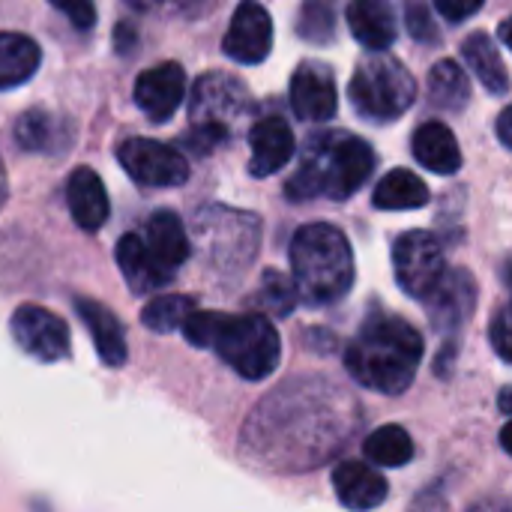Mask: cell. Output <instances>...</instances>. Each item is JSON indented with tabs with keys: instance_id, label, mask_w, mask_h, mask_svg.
Segmentation results:
<instances>
[{
	"instance_id": "obj_1",
	"label": "cell",
	"mask_w": 512,
	"mask_h": 512,
	"mask_svg": "<svg viewBox=\"0 0 512 512\" xmlns=\"http://www.w3.org/2000/svg\"><path fill=\"white\" fill-rule=\"evenodd\" d=\"M354 396L324 378H300L270 393L243 426V453L273 471H312L360 429Z\"/></svg>"
},
{
	"instance_id": "obj_2",
	"label": "cell",
	"mask_w": 512,
	"mask_h": 512,
	"mask_svg": "<svg viewBox=\"0 0 512 512\" xmlns=\"http://www.w3.org/2000/svg\"><path fill=\"white\" fill-rule=\"evenodd\" d=\"M423 360L420 333L396 315H372L345 351L348 372L357 384L399 396L411 387Z\"/></svg>"
},
{
	"instance_id": "obj_3",
	"label": "cell",
	"mask_w": 512,
	"mask_h": 512,
	"mask_svg": "<svg viewBox=\"0 0 512 512\" xmlns=\"http://www.w3.org/2000/svg\"><path fill=\"white\" fill-rule=\"evenodd\" d=\"M183 336L195 348L216 351L240 378L264 381L282 360V339L276 327L261 315H225V312H189Z\"/></svg>"
},
{
	"instance_id": "obj_4",
	"label": "cell",
	"mask_w": 512,
	"mask_h": 512,
	"mask_svg": "<svg viewBox=\"0 0 512 512\" xmlns=\"http://www.w3.org/2000/svg\"><path fill=\"white\" fill-rule=\"evenodd\" d=\"M375 153L372 147L351 135V132H327L312 138L306 147L297 174L288 180V198L309 201V198H351L372 174Z\"/></svg>"
},
{
	"instance_id": "obj_5",
	"label": "cell",
	"mask_w": 512,
	"mask_h": 512,
	"mask_svg": "<svg viewBox=\"0 0 512 512\" xmlns=\"http://www.w3.org/2000/svg\"><path fill=\"white\" fill-rule=\"evenodd\" d=\"M291 270L297 297L309 306H330L354 285V255L348 237L327 225H303L291 240Z\"/></svg>"
},
{
	"instance_id": "obj_6",
	"label": "cell",
	"mask_w": 512,
	"mask_h": 512,
	"mask_svg": "<svg viewBox=\"0 0 512 512\" xmlns=\"http://www.w3.org/2000/svg\"><path fill=\"white\" fill-rule=\"evenodd\" d=\"M246 111H249V93L237 78L222 72H210L198 78L189 102L192 129L186 135V144L195 153L216 150L231 138V132L240 126Z\"/></svg>"
},
{
	"instance_id": "obj_7",
	"label": "cell",
	"mask_w": 512,
	"mask_h": 512,
	"mask_svg": "<svg viewBox=\"0 0 512 512\" xmlns=\"http://www.w3.org/2000/svg\"><path fill=\"white\" fill-rule=\"evenodd\" d=\"M351 102L363 117L378 123L402 117L417 99V81L396 57H369L351 78Z\"/></svg>"
},
{
	"instance_id": "obj_8",
	"label": "cell",
	"mask_w": 512,
	"mask_h": 512,
	"mask_svg": "<svg viewBox=\"0 0 512 512\" xmlns=\"http://www.w3.org/2000/svg\"><path fill=\"white\" fill-rule=\"evenodd\" d=\"M195 237L213 267L225 273H237L255 258L261 225L249 213L228 210V207H207L195 219Z\"/></svg>"
},
{
	"instance_id": "obj_9",
	"label": "cell",
	"mask_w": 512,
	"mask_h": 512,
	"mask_svg": "<svg viewBox=\"0 0 512 512\" xmlns=\"http://www.w3.org/2000/svg\"><path fill=\"white\" fill-rule=\"evenodd\" d=\"M393 264H396V279H399L402 291L417 300H426L429 291L447 273L444 249H441L438 237L429 231L402 234L393 246Z\"/></svg>"
},
{
	"instance_id": "obj_10",
	"label": "cell",
	"mask_w": 512,
	"mask_h": 512,
	"mask_svg": "<svg viewBox=\"0 0 512 512\" xmlns=\"http://www.w3.org/2000/svg\"><path fill=\"white\" fill-rule=\"evenodd\" d=\"M117 159L123 171L141 186L168 189V186H183L189 180V162L183 159V153L162 141L126 138L117 147Z\"/></svg>"
},
{
	"instance_id": "obj_11",
	"label": "cell",
	"mask_w": 512,
	"mask_h": 512,
	"mask_svg": "<svg viewBox=\"0 0 512 512\" xmlns=\"http://www.w3.org/2000/svg\"><path fill=\"white\" fill-rule=\"evenodd\" d=\"M9 327L21 351L42 363H57L69 357V345H72L69 327L60 315L48 312L45 306H33V303L18 306Z\"/></svg>"
},
{
	"instance_id": "obj_12",
	"label": "cell",
	"mask_w": 512,
	"mask_h": 512,
	"mask_svg": "<svg viewBox=\"0 0 512 512\" xmlns=\"http://www.w3.org/2000/svg\"><path fill=\"white\" fill-rule=\"evenodd\" d=\"M141 240V249L147 255V261L153 264V270L171 282L174 273L186 264L189 252H192V243H189V234L183 228V222L177 219V213L171 210H159L147 219L144 231L138 234Z\"/></svg>"
},
{
	"instance_id": "obj_13",
	"label": "cell",
	"mask_w": 512,
	"mask_h": 512,
	"mask_svg": "<svg viewBox=\"0 0 512 512\" xmlns=\"http://www.w3.org/2000/svg\"><path fill=\"white\" fill-rule=\"evenodd\" d=\"M222 48L231 60L255 66L273 48V21L258 0H243L231 18V27L222 39Z\"/></svg>"
},
{
	"instance_id": "obj_14",
	"label": "cell",
	"mask_w": 512,
	"mask_h": 512,
	"mask_svg": "<svg viewBox=\"0 0 512 512\" xmlns=\"http://www.w3.org/2000/svg\"><path fill=\"white\" fill-rule=\"evenodd\" d=\"M426 312L432 318V327L438 333H450L468 324L477 306V282L468 270H450L441 276V282L429 291L423 300Z\"/></svg>"
},
{
	"instance_id": "obj_15",
	"label": "cell",
	"mask_w": 512,
	"mask_h": 512,
	"mask_svg": "<svg viewBox=\"0 0 512 512\" xmlns=\"http://www.w3.org/2000/svg\"><path fill=\"white\" fill-rule=\"evenodd\" d=\"M291 108L300 120L309 123H324L336 114L339 93L330 66L312 60L297 66V72L291 75Z\"/></svg>"
},
{
	"instance_id": "obj_16",
	"label": "cell",
	"mask_w": 512,
	"mask_h": 512,
	"mask_svg": "<svg viewBox=\"0 0 512 512\" xmlns=\"http://www.w3.org/2000/svg\"><path fill=\"white\" fill-rule=\"evenodd\" d=\"M183 96H186V72L180 63H171V60L141 72L135 81V102L156 123H165L168 117H174Z\"/></svg>"
},
{
	"instance_id": "obj_17",
	"label": "cell",
	"mask_w": 512,
	"mask_h": 512,
	"mask_svg": "<svg viewBox=\"0 0 512 512\" xmlns=\"http://www.w3.org/2000/svg\"><path fill=\"white\" fill-rule=\"evenodd\" d=\"M249 144H252V162H249V171L255 177H270L276 174L279 168H285L294 156V132L288 126V120L282 117H264L252 126L249 132Z\"/></svg>"
},
{
	"instance_id": "obj_18",
	"label": "cell",
	"mask_w": 512,
	"mask_h": 512,
	"mask_svg": "<svg viewBox=\"0 0 512 512\" xmlns=\"http://www.w3.org/2000/svg\"><path fill=\"white\" fill-rule=\"evenodd\" d=\"M336 498L354 512H369L387 501V480L363 462H339L333 471Z\"/></svg>"
},
{
	"instance_id": "obj_19",
	"label": "cell",
	"mask_w": 512,
	"mask_h": 512,
	"mask_svg": "<svg viewBox=\"0 0 512 512\" xmlns=\"http://www.w3.org/2000/svg\"><path fill=\"white\" fill-rule=\"evenodd\" d=\"M348 27L369 51H384L396 42V12L390 0H354L348 6Z\"/></svg>"
},
{
	"instance_id": "obj_20",
	"label": "cell",
	"mask_w": 512,
	"mask_h": 512,
	"mask_svg": "<svg viewBox=\"0 0 512 512\" xmlns=\"http://www.w3.org/2000/svg\"><path fill=\"white\" fill-rule=\"evenodd\" d=\"M66 204L78 228L84 231H99L108 219V195L93 168H78L72 171L66 183Z\"/></svg>"
},
{
	"instance_id": "obj_21",
	"label": "cell",
	"mask_w": 512,
	"mask_h": 512,
	"mask_svg": "<svg viewBox=\"0 0 512 512\" xmlns=\"http://www.w3.org/2000/svg\"><path fill=\"white\" fill-rule=\"evenodd\" d=\"M75 312L81 315L93 345H96V354L105 366L111 369H120L129 357L126 351V336H123V327L120 321L114 318L111 309L93 303V300H75Z\"/></svg>"
},
{
	"instance_id": "obj_22",
	"label": "cell",
	"mask_w": 512,
	"mask_h": 512,
	"mask_svg": "<svg viewBox=\"0 0 512 512\" xmlns=\"http://www.w3.org/2000/svg\"><path fill=\"white\" fill-rule=\"evenodd\" d=\"M411 150L417 162L435 174H456L462 168V150L456 144V135L438 120H429L414 132Z\"/></svg>"
},
{
	"instance_id": "obj_23",
	"label": "cell",
	"mask_w": 512,
	"mask_h": 512,
	"mask_svg": "<svg viewBox=\"0 0 512 512\" xmlns=\"http://www.w3.org/2000/svg\"><path fill=\"white\" fill-rule=\"evenodd\" d=\"M15 138L24 150H33V153H60L69 147L72 141V129L69 123H63L60 117L42 111V108H33L27 114H21L18 126H15Z\"/></svg>"
},
{
	"instance_id": "obj_24",
	"label": "cell",
	"mask_w": 512,
	"mask_h": 512,
	"mask_svg": "<svg viewBox=\"0 0 512 512\" xmlns=\"http://www.w3.org/2000/svg\"><path fill=\"white\" fill-rule=\"evenodd\" d=\"M462 57L465 63L477 72V78L486 84L489 93L504 96L510 90V75H507V63L501 57V51L495 48V42L489 39V33H471L462 45Z\"/></svg>"
},
{
	"instance_id": "obj_25",
	"label": "cell",
	"mask_w": 512,
	"mask_h": 512,
	"mask_svg": "<svg viewBox=\"0 0 512 512\" xmlns=\"http://www.w3.org/2000/svg\"><path fill=\"white\" fill-rule=\"evenodd\" d=\"M39 45L24 33H0V90L33 78L39 66Z\"/></svg>"
},
{
	"instance_id": "obj_26",
	"label": "cell",
	"mask_w": 512,
	"mask_h": 512,
	"mask_svg": "<svg viewBox=\"0 0 512 512\" xmlns=\"http://www.w3.org/2000/svg\"><path fill=\"white\" fill-rule=\"evenodd\" d=\"M372 201L378 210H417L429 201V189L414 171L396 168L375 186Z\"/></svg>"
},
{
	"instance_id": "obj_27",
	"label": "cell",
	"mask_w": 512,
	"mask_h": 512,
	"mask_svg": "<svg viewBox=\"0 0 512 512\" xmlns=\"http://www.w3.org/2000/svg\"><path fill=\"white\" fill-rule=\"evenodd\" d=\"M363 453H366L369 465L402 468L414 459V444L402 426H381L363 441Z\"/></svg>"
},
{
	"instance_id": "obj_28",
	"label": "cell",
	"mask_w": 512,
	"mask_h": 512,
	"mask_svg": "<svg viewBox=\"0 0 512 512\" xmlns=\"http://www.w3.org/2000/svg\"><path fill=\"white\" fill-rule=\"evenodd\" d=\"M117 264H120V270H123L129 288L138 291V294H150V291H159V288L168 285V282L153 270V264L147 261L138 234L120 237V243H117Z\"/></svg>"
},
{
	"instance_id": "obj_29",
	"label": "cell",
	"mask_w": 512,
	"mask_h": 512,
	"mask_svg": "<svg viewBox=\"0 0 512 512\" xmlns=\"http://www.w3.org/2000/svg\"><path fill=\"white\" fill-rule=\"evenodd\" d=\"M471 87H468V75L456 60H441L432 72H429V99L438 108L447 111H459L468 105Z\"/></svg>"
},
{
	"instance_id": "obj_30",
	"label": "cell",
	"mask_w": 512,
	"mask_h": 512,
	"mask_svg": "<svg viewBox=\"0 0 512 512\" xmlns=\"http://www.w3.org/2000/svg\"><path fill=\"white\" fill-rule=\"evenodd\" d=\"M252 303L258 309H264L267 315H273V318H285L297 306V288L285 273L267 270L258 291H255V297H252Z\"/></svg>"
},
{
	"instance_id": "obj_31",
	"label": "cell",
	"mask_w": 512,
	"mask_h": 512,
	"mask_svg": "<svg viewBox=\"0 0 512 512\" xmlns=\"http://www.w3.org/2000/svg\"><path fill=\"white\" fill-rule=\"evenodd\" d=\"M195 309H198V306H195V300H189V297H156V300H150V303L144 306L141 321H144V327L153 330V333H174V330L183 327L186 315L195 312Z\"/></svg>"
},
{
	"instance_id": "obj_32",
	"label": "cell",
	"mask_w": 512,
	"mask_h": 512,
	"mask_svg": "<svg viewBox=\"0 0 512 512\" xmlns=\"http://www.w3.org/2000/svg\"><path fill=\"white\" fill-rule=\"evenodd\" d=\"M297 33L309 42H330L336 33V9L330 0H306L297 18Z\"/></svg>"
},
{
	"instance_id": "obj_33",
	"label": "cell",
	"mask_w": 512,
	"mask_h": 512,
	"mask_svg": "<svg viewBox=\"0 0 512 512\" xmlns=\"http://www.w3.org/2000/svg\"><path fill=\"white\" fill-rule=\"evenodd\" d=\"M135 12L144 15H159V18H174V15H195L201 12L204 0H126Z\"/></svg>"
},
{
	"instance_id": "obj_34",
	"label": "cell",
	"mask_w": 512,
	"mask_h": 512,
	"mask_svg": "<svg viewBox=\"0 0 512 512\" xmlns=\"http://www.w3.org/2000/svg\"><path fill=\"white\" fill-rule=\"evenodd\" d=\"M51 6H57L78 30H90L96 24V6L93 0H48Z\"/></svg>"
},
{
	"instance_id": "obj_35",
	"label": "cell",
	"mask_w": 512,
	"mask_h": 512,
	"mask_svg": "<svg viewBox=\"0 0 512 512\" xmlns=\"http://www.w3.org/2000/svg\"><path fill=\"white\" fill-rule=\"evenodd\" d=\"M483 3H486V0H435V9H438L447 21L459 24V21L477 15V12L483 9Z\"/></svg>"
},
{
	"instance_id": "obj_36",
	"label": "cell",
	"mask_w": 512,
	"mask_h": 512,
	"mask_svg": "<svg viewBox=\"0 0 512 512\" xmlns=\"http://www.w3.org/2000/svg\"><path fill=\"white\" fill-rule=\"evenodd\" d=\"M408 27H411V33H414L417 39H423V42H432V39L438 36V30H435L429 12H426L420 3H417V6H408Z\"/></svg>"
},
{
	"instance_id": "obj_37",
	"label": "cell",
	"mask_w": 512,
	"mask_h": 512,
	"mask_svg": "<svg viewBox=\"0 0 512 512\" xmlns=\"http://www.w3.org/2000/svg\"><path fill=\"white\" fill-rule=\"evenodd\" d=\"M492 342H495L501 360H510V312L507 309H501L492 324Z\"/></svg>"
},
{
	"instance_id": "obj_38",
	"label": "cell",
	"mask_w": 512,
	"mask_h": 512,
	"mask_svg": "<svg viewBox=\"0 0 512 512\" xmlns=\"http://www.w3.org/2000/svg\"><path fill=\"white\" fill-rule=\"evenodd\" d=\"M468 512H510V504L504 498H486V501L474 504Z\"/></svg>"
},
{
	"instance_id": "obj_39",
	"label": "cell",
	"mask_w": 512,
	"mask_h": 512,
	"mask_svg": "<svg viewBox=\"0 0 512 512\" xmlns=\"http://www.w3.org/2000/svg\"><path fill=\"white\" fill-rule=\"evenodd\" d=\"M510 123H512V111L510 108H504V111H501V117H498V135H501V144H504V147H510L512 144Z\"/></svg>"
},
{
	"instance_id": "obj_40",
	"label": "cell",
	"mask_w": 512,
	"mask_h": 512,
	"mask_svg": "<svg viewBox=\"0 0 512 512\" xmlns=\"http://www.w3.org/2000/svg\"><path fill=\"white\" fill-rule=\"evenodd\" d=\"M501 411H504V417H510V390L504 387V393H501Z\"/></svg>"
},
{
	"instance_id": "obj_41",
	"label": "cell",
	"mask_w": 512,
	"mask_h": 512,
	"mask_svg": "<svg viewBox=\"0 0 512 512\" xmlns=\"http://www.w3.org/2000/svg\"><path fill=\"white\" fill-rule=\"evenodd\" d=\"M6 201V174H3V162H0V207Z\"/></svg>"
}]
</instances>
